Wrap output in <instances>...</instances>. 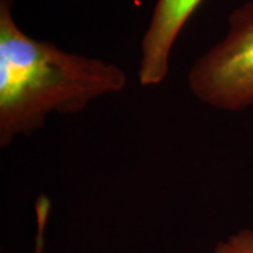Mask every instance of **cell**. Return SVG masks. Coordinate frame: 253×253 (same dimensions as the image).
Wrapping results in <instances>:
<instances>
[{
    "mask_svg": "<svg viewBox=\"0 0 253 253\" xmlns=\"http://www.w3.org/2000/svg\"><path fill=\"white\" fill-rule=\"evenodd\" d=\"M13 0H0V145L42 128L51 114H76L124 90L126 72L100 58L63 51L18 27Z\"/></svg>",
    "mask_w": 253,
    "mask_h": 253,
    "instance_id": "cell-1",
    "label": "cell"
},
{
    "mask_svg": "<svg viewBox=\"0 0 253 253\" xmlns=\"http://www.w3.org/2000/svg\"><path fill=\"white\" fill-rule=\"evenodd\" d=\"M187 84L203 104L222 111L253 106V0L232 10L224 38L197 58Z\"/></svg>",
    "mask_w": 253,
    "mask_h": 253,
    "instance_id": "cell-2",
    "label": "cell"
},
{
    "mask_svg": "<svg viewBox=\"0 0 253 253\" xmlns=\"http://www.w3.org/2000/svg\"><path fill=\"white\" fill-rule=\"evenodd\" d=\"M201 3L203 0H156L141 41L138 81L142 86L165 82L176 40Z\"/></svg>",
    "mask_w": 253,
    "mask_h": 253,
    "instance_id": "cell-3",
    "label": "cell"
},
{
    "mask_svg": "<svg viewBox=\"0 0 253 253\" xmlns=\"http://www.w3.org/2000/svg\"><path fill=\"white\" fill-rule=\"evenodd\" d=\"M211 253H253V231L241 229L225 241H219Z\"/></svg>",
    "mask_w": 253,
    "mask_h": 253,
    "instance_id": "cell-4",
    "label": "cell"
},
{
    "mask_svg": "<svg viewBox=\"0 0 253 253\" xmlns=\"http://www.w3.org/2000/svg\"><path fill=\"white\" fill-rule=\"evenodd\" d=\"M36 221H37V235L34 253H44V235L45 226L51 212V201L46 196L38 197L36 201Z\"/></svg>",
    "mask_w": 253,
    "mask_h": 253,
    "instance_id": "cell-5",
    "label": "cell"
}]
</instances>
